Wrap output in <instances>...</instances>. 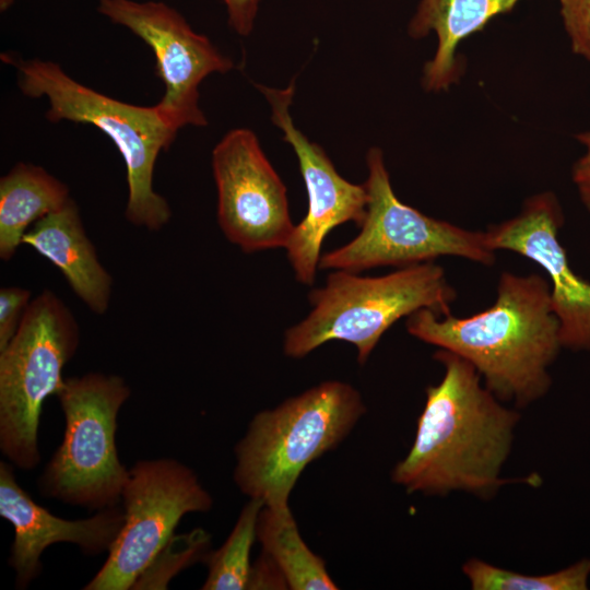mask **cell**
Segmentation results:
<instances>
[{"label":"cell","mask_w":590,"mask_h":590,"mask_svg":"<svg viewBox=\"0 0 590 590\" xmlns=\"http://www.w3.org/2000/svg\"><path fill=\"white\" fill-rule=\"evenodd\" d=\"M368 177L366 215L361 232L350 243L321 255L319 269L359 273L375 267H406L455 256L484 266L495 262L485 232L462 228L430 217L394 193L384 153L366 154Z\"/></svg>","instance_id":"8"},{"label":"cell","mask_w":590,"mask_h":590,"mask_svg":"<svg viewBox=\"0 0 590 590\" xmlns=\"http://www.w3.org/2000/svg\"><path fill=\"white\" fill-rule=\"evenodd\" d=\"M406 330L468 361L498 400L519 406L547 392L548 367L563 347L550 284L534 273L503 272L485 310L459 318L420 309L408 317Z\"/></svg>","instance_id":"2"},{"label":"cell","mask_w":590,"mask_h":590,"mask_svg":"<svg viewBox=\"0 0 590 590\" xmlns=\"http://www.w3.org/2000/svg\"><path fill=\"white\" fill-rule=\"evenodd\" d=\"M365 411L353 386L330 380L258 412L235 447L236 485L263 506H288L305 468L335 448Z\"/></svg>","instance_id":"4"},{"label":"cell","mask_w":590,"mask_h":590,"mask_svg":"<svg viewBox=\"0 0 590 590\" xmlns=\"http://www.w3.org/2000/svg\"><path fill=\"white\" fill-rule=\"evenodd\" d=\"M564 214L552 191L524 200L520 212L485 232L488 246L539 264L550 279L552 308L563 347L590 351V282L574 272L558 233Z\"/></svg>","instance_id":"13"},{"label":"cell","mask_w":590,"mask_h":590,"mask_svg":"<svg viewBox=\"0 0 590 590\" xmlns=\"http://www.w3.org/2000/svg\"><path fill=\"white\" fill-rule=\"evenodd\" d=\"M123 524L108 556L84 590H129L174 535L188 512H204L213 499L197 474L170 458L140 460L121 494Z\"/></svg>","instance_id":"9"},{"label":"cell","mask_w":590,"mask_h":590,"mask_svg":"<svg viewBox=\"0 0 590 590\" xmlns=\"http://www.w3.org/2000/svg\"><path fill=\"white\" fill-rule=\"evenodd\" d=\"M217 222L244 252L285 248L294 226L286 187L248 128L229 130L214 146Z\"/></svg>","instance_id":"11"},{"label":"cell","mask_w":590,"mask_h":590,"mask_svg":"<svg viewBox=\"0 0 590 590\" xmlns=\"http://www.w3.org/2000/svg\"><path fill=\"white\" fill-rule=\"evenodd\" d=\"M23 244L50 261L92 312L107 311L113 278L98 260L72 198L61 209L37 221L25 233Z\"/></svg>","instance_id":"15"},{"label":"cell","mask_w":590,"mask_h":590,"mask_svg":"<svg viewBox=\"0 0 590 590\" xmlns=\"http://www.w3.org/2000/svg\"><path fill=\"white\" fill-rule=\"evenodd\" d=\"M98 12L140 37L153 51L165 92L155 105L175 130L204 127L199 86L212 73H226L233 61L184 16L161 1L98 0Z\"/></svg>","instance_id":"10"},{"label":"cell","mask_w":590,"mask_h":590,"mask_svg":"<svg viewBox=\"0 0 590 590\" xmlns=\"http://www.w3.org/2000/svg\"><path fill=\"white\" fill-rule=\"evenodd\" d=\"M473 590H586L590 559L545 575H526L503 569L481 559H469L462 567Z\"/></svg>","instance_id":"20"},{"label":"cell","mask_w":590,"mask_h":590,"mask_svg":"<svg viewBox=\"0 0 590 590\" xmlns=\"http://www.w3.org/2000/svg\"><path fill=\"white\" fill-rule=\"evenodd\" d=\"M130 393L117 375L88 373L64 379L57 394L64 433L38 479L43 496L88 510L119 505L129 470L118 457L117 417Z\"/></svg>","instance_id":"6"},{"label":"cell","mask_w":590,"mask_h":590,"mask_svg":"<svg viewBox=\"0 0 590 590\" xmlns=\"http://www.w3.org/2000/svg\"><path fill=\"white\" fill-rule=\"evenodd\" d=\"M573 51L590 62V0H559Z\"/></svg>","instance_id":"22"},{"label":"cell","mask_w":590,"mask_h":590,"mask_svg":"<svg viewBox=\"0 0 590 590\" xmlns=\"http://www.w3.org/2000/svg\"><path fill=\"white\" fill-rule=\"evenodd\" d=\"M434 358L444 366V377L426 388L414 441L393 468L392 481L408 493L462 491L487 498L508 482L499 474L519 414L481 384L464 358L442 349Z\"/></svg>","instance_id":"1"},{"label":"cell","mask_w":590,"mask_h":590,"mask_svg":"<svg viewBox=\"0 0 590 590\" xmlns=\"http://www.w3.org/2000/svg\"><path fill=\"white\" fill-rule=\"evenodd\" d=\"M79 343L74 315L57 294L44 290L0 351V449L13 465L32 470L40 462L43 404L63 387V367Z\"/></svg>","instance_id":"7"},{"label":"cell","mask_w":590,"mask_h":590,"mask_svg":"<svg viewBox=\"0 0 590 590\" xmlns=\"http://www.w3.org/2000/svg\"><path fill=\"white\" fill-rule=\"evenodd\" d=\"M257 87L270 104L273 123L293 148L305 182L307 213L294 226L285 249L296 280L312 285L319 269L323 239L343 223L362 225L367 209V190L365 185H356L343 178L322 148L311 142L295 126L290 114L295 93L294 82L286 88L264 85Z\"/></svg>","instance_id":"12"},{"label":"cell","mask_w":590,"mask_h":590,"mask_svg":"<svg viewBox=\"0 0 590 590\" xmlns=\"http://www.w3.org/2000/svg\"><path fill=\"white\" fill-rule=\"evenodd\" d=\"M70 199L68 186L45 168L16 163L0 179V258L9 261L31 226Z\"/></svg>","instance_id":"17"},{"label":"cell","mask_w":590,"mask_h":590,"mask_svg":"<svg viewBox=\"0 0 590 590\" xmlns=\"http://www.w3.org/2000/svg\"><path fill=\"white\" fill-rule=\"evenodd\" d=\"M210 535L202 529L173 535L148 568L139 576L132 589H167L170 579L209 553Z\"/></svg>","instance_id":"21"},{"label":"cell","mask_w":590,"mask_h":590,"mask_svg":"<svg viewBox=\"0 0 590 590\" xmlns=\"http://www.w3.org/2000/svg\"><path fill=\"white\" fill-rule=\"evenodd\" d=\"M521 0H420L408 25V34L422 39L434 33L437 47L423 68L427 92H444L456 83L462 67L459 44L481 31L492 19L510 12Z\"/></svg>","instance_id":"16"},{"label":"cell","mask_w":590,"mask_h":590,"mask_svg":"<svg viewBox=\"0 0 590 590\" xmlns=\"http://www.w3.org/2000/svg\"><path fill=\"white\" fill-rule=\"evenodd\" d=\"M0 515L14 529L9 564L17 588L25 589L43 569L44 551L56 543L76 544L84 554L108 552L125 521L122 507H107L88 518L67 520L50 514L19 485L12 464L0 462Z\"/></svg>","instance_id":"14"},{"label":"cell","mask_w":590,"mask_h":590,"mask_svg":"<svg viewBox=\"0 0 590 590\" xmlns=\"http://www.w3.org/2000/svg\"><path fill=\"white\" fill-rule=\"evenodd\" d=\"M257 539L284 574L292 590L339 589L324 560L304 542L288 506H263L257 521Z\"/></svg>","instance_id":"18"},{"label":"cell","mask_w":590,"mask_h":590,"mask_svg":"<svg viewBox=\"0 0 590 590\" xmlns=\"http://www.w3.org/2000/svg\"><path fill=\"white\" fill-rule=\"evenodd\" d=\"M575 138L585 152L574 164L571 177L582 204L590 213V131L578 133Z\"/></svg>","instance_id":"26"},{"label":"cell","mask_w":590,"mask_h":590,"mask_svg":"<svg viewBox=\"0 0 590 590\" xmlns=\"http://www.w3.org/2000/svg\"><path fill=\"white\" fill-rule=\"evenodd\" d=\"M15 0H0V11L4 12L7 11Z\"/></svg>","instance_id":"27"},{"label":"cell","mask_w":590,"mask_h":590,"mask_svg":"<svg viewBox=\"0 0 590 590\" xmlns=\"http://www.w3.org/2000/svg\"><path fill=\"white\" fill-rule=\"evenodd\" d=\"M262 0H224L231 27L241 36H248Z\"/></svg>","instance_id":"25"},{"label":"cell","mask_w":590,"mask_h":590,"mask_svg":"<svg viewBox=\"0 0 590 590\" xmlns=\"http://www.w3.org/2000/svg\"><path fill=\"white\" fill-rule=\"evenodd\" d=\"M30 290L21 286H3L0 290V351L15 335L32 302Z\"/></svg>","instance_id":"23"},{"label":"cell","mask_w":590,"mask_h":590,"mask_svg":"<svg viewBox=\"0 0 590 590\" xmlns=\"http://www.w3.org/2000/svg\"><path fill=\"white\" fill-rule=\"evenodd\" d=\"M456 292L434 261L399 268L381 276L332 270L320 288L309 293L308 316L284 333L286 356L302 358L330 341L357 349L365 364L384 333L420 309L450 314Z\"/></svg>","instance_id":"5"},{"label":"cell","mask_w":590,"mask_h":590,"mask_svg":"<svg viewBox=\"0 0 590 590\" xmlns=\"http://www.w3.org/2000/svg\"><path fill=\"white\" fill-rule=\"evenodd\" d=\"M247 589H290L287 580L270 555L262 551L251 564Z\"/></svg>","instance_id":"24"},{"label":"cell","mask_w":590,"mask_h":590,"mask_svg":"<svg viewBox=\"0 0 590 590\" xmlns=\"http://www.w3.org/2000/svg\"><path fill=\"white\" fill-rule=\"evenodd\" d=\"M262 507L260 500L250 498L224 544L208 553L204 558L208 576L201 589H247L251 569L250 552L257 539V521Z\"/></svg>","instance_id":"19"},{"label":"cell","mask_w":590,"mask_h":590,"mask_svg":"<svg viewBox=\"0 0 590 590\" xmlns=\"http://www.w3.org/2000/svg\"><path fill=\"white\" fill-rule=\"evenodd\" d=\"M1 59L16 69L17 85L24 95L46 98L49 121L91 125L111 140L127 170L126 219L149 231L163 228L172 217V209L153 187L154 168L157 156L170 146L178 131L166 123L156 106L107 96L80 83L50 60L8 54Z\"/></svg>","instance_id":"3"}]
</instances>
